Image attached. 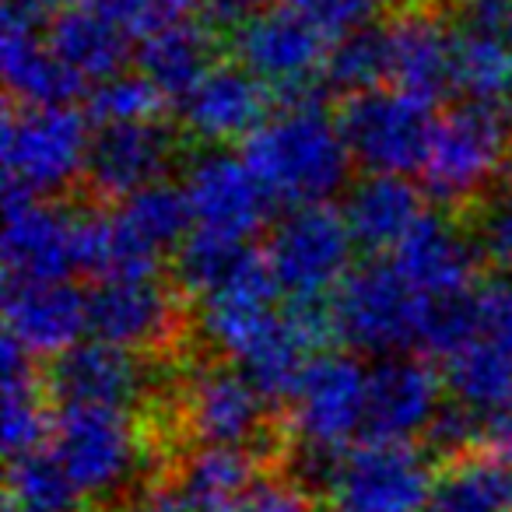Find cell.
Listing matches in <instances>:
<instances>
[{
    "mask_svg": "<svg viewBox=\"0 0 512 512\" xmlns=\"http://www.w3.org/2000/svg\"><path fill=\"white\" fill-rule=\"evenodd\" d=\"M232 512H323V502L285 470L260 477L256 488Z\"/></svg>",
    "mask_w": 512,
    "mask_h": 512,
    "instance_id": "cell-37",
    "label": "cell"
},
{
    "mask_svg": "<svg viewBox=\"0 0 512 512\" xmlns=\"http://www.w3.org/2000/svg\"><path fill=\"white\" fill-rule=\"evenodd\" d=\"M295 4H299L302 11H309L323 29L341 36V32L355 29V25L376 22V18L390 15L404 0H295Z\"/></svg>",
    "mask_w": 512,
    "mask_h": 512,
    "instance_id": "cell-38",
    "label": "cell"
},
{
    "mask_svg": "<svg viewBox=\"0 0 512 512\" xmlns=\"http://www.w3.org/2000/svg\"><path fill=\"white\" fill-rule=\"evenodd\" d=\"M256 256H260V249H253L246 239H228V235L197 228L169 256L165 274L190 302H204L232 281H239Z\"/></svg>",
    "mask_w": 512,
    "mask_h": 512,
    "instance_id": "cell-26",
    "label": "cell"
},
{
    "mask_svg": "<svg viewBox=\"0 0 512 512\" xmlns=\"http://www.w3.org/2000/svg\"><path fill=\"white\" fill-rule=\"evenodd\" d=\"M127 32L109 22L102 11H95L85 0H67L64 11L53 18L46 43L81 78H113L130 60Z\"/></svg>",
    "mask_w": 512,
    "mask_h": 512,
    "instance_id": "cell-24",
    "label": "cell"
},
{
    "mask_svg": "<svg viewBox=\"0 0 512 512\" xmlns=\"http://www.w3.org/2000/svg\"><path fill=\"white\" fill-rule=\"evenodd\" d=\"M365 386L369 372L344 351H323L309 362L292 404L288 428L295 446L306 449H348L351 435L362 432Z\"/></svg>",
    "mask_w": 512,
    "mask_h": 512,
    "instance_id": "cell-12",
    "label": "cell"
},
{
    "mask_svg": "<svg viewBox=\"0 0 512 512\" xmlns=\"http://www.w3.org/2000/svg\"><path fill=\"white\" fill-rule=\"evenodd\" d=\"M278 0H197V15L204 25H211L218 36H232L239 32L249 18H256L260 11H267Z\"/></svg>",
    "mask_w": 512,
    "mask_h": 512,
    "instance_id": "cell-40",
    "label": "cell"
},
{
    "mask_svg": "<svg viewBox=\"0 0 512 512\" xmlns=\"http://www.w3.org/2000/svg\"><path fill=\"white\" fill-rule=\"evenodd\" d=\"M242 158L285 204H316L351 179V148L334 120V109L274 113L242 141Z\"/></svg>",
    "mask_w": 512,
    "mask_h": 512,
    "instance_id": "cell-2",
    "label": "cell"
},
{
    "mask_svg": "<svg viewBox=\"0 0 512 512\" xmlns=\"http://www.w3.org/2000/svg\"><path fill=\"white\" fill-rule=\"evenodd\" d=\"M130 512H179V509H176V505H172L165 495H158V491H151L148 502H141V505H137V509H130Z\"/></svg>",
    "mask_w": 512,
    "mask_h": 512,
    "instance_id": "cell-42",
    "label": "cell"
},
{
    "mask_svg": "<svg viewBox=\"0 0 512 512\" xmlns=\"http://www.w3.org/2000/svg\"><path fill=\"white\" fill-rule=\"evenodd\" d=\"M186 197L193 207V221L204 232H218L228 239H249L267 225L271 190L260 183L246 158L228 151H204L186 165Z\"/></svg>",
    "mask_w": 512,
    "mask_h": 512,
    "instance_id": "cell-17",
    "label": "cell"
},
{
    "mask_svg": "<svg viewBox=\"0 0 512 512\" xmlns=\"http://www.w3.org/2000/svg\"><path fill=\"white\" fill-rule=\"evenodd\" d=\"M11 512H88L78 484L53 449H36L8 460Z\"/></svg>",
    "mask_w": 512,
    "mask_h": 512,
    "instance_id": "cell-30",
    "label": "cell"
},
{
    "mask_svg": "<svg viewBox=\"0 0 512 512\" xmlns=\"http://www.w3.org/2000/svg\"><path fill=\"white\" fill-rule=\"evenodd\" d=\"M85 4H92L109 22L120 25L127 36L137 39L183 22L186 11L197 8V0H85Z\"/></svg>",
    "mask_w": 512,
    "mask_h": 512,
    "instance_id": "cell-36",
    "label": "cell"
},
{
    "mask_svg": "<svg viewBox=\"0 0 512 512\" xmlns=\"http://www.w3.org/2000/svg\"><path fill=\"white\" fill-rule=\"evenodd\" d=\"M267 474L271 463L253 449L193 446L165 467L155 491L179 512H232Z\"/></svg>",
    "mask_w": 512,
    "mask_h": 512,
    "instance_id": "cell-19",
    "label": "cell"
},
{
    "mask_svg": "<svg viewBox=\"0 0 512 512\" xmlns=\"http://www.w3.org/2000/svg\"><path fill=\"white\" fill-rule=\"evenodd\" d=\"M442 386L432 362L421 355L379 358L365 386L362 435L376 442H414L442 404Z\"/></svg>",
    "mask_w": 512,
    "mask_h": 512,
    "instance_id": "cell-18",
    "label": "cell"
},
{
    "mask_svg": "<svg viewBox=\"0 0 512 512\" xmlns=\"http://www.w3.org/2000/svg\"><path fill=\"white\" fill-rule=\"evenodd\" d=\"M179 362H155L106 341L74 344L53 362H43L53 407H109L144 414L169 383Z\"/></svg>",
    "mask_w": 512,
    "mask_h": 512,
    "instance_id": "cell-6",
    "label": "cell"
},
{
    "mask_svg": "<svg viewBox=\"0 0 512 512\" xmlns=\"http://www.w3.org/2000/svg\"><path fill=\"white\" fill-rule=\"evenodd\" d=\"M334 120L341 127L351 158L369 172H421L432 148L435 120L432 106L411 99L404 92H379L351 95L334 106Z\"/></svg>",
    "mask_w": 512,
    "mask_h": 512,
    "instance_id": "cell-10",
    "label": "cell"
},
{
    "mask_svg": "<svg viewBox=\"0 0 512 512\" xmlns=\"http://www.w3.org/2000/svg\"><path fill=\"white\" fill-rule=\"evenodd\" d=\"M334 39V32L323 29L295 0H278L249 18L239 32H232L225 46L235 64L253 71L267 85H278V81L323 71Z\"/></svg>",
    "mask_w": 512,
    "mask_h": 512,
    "instance_id": "cell-13",
    "label": "cell"
},
{
    "mask_svg": "<svg viewBox=\"0 0 512 512\" xmlns=\"http://www.w3.org/2000/svg\"><path fill=\"white\" fill-rule=\"evenodd\" d=\"M446 393L477 411H495L512 393V355H505L488 337H477L467 348L446 358Z\"/></svg>",
    "mask_w": 512,
    "mask_h": 512,
    "instance_id": "cell-31",
    "label": "cell"
},
{
    "mask_svg": "<svg viewBox=\"0 0 512 512\" xmlns=\"http://www.w3.org/2000/svg\"><path fill=\"white\" fill-rule=\"evenodd\" d=\"M193 155L190 137L179 120H144V123H113L102 127L88 141L85 172L74 193H85L99 204H120L144 186H155L176 165Z\"/></svg>",
    "mask_w": 512,
    "mask_h": 512,
    "instance_id": "cell-9",
    "label": "cell"
},
{
    "mask_svg": "<svg viewBox=\"0 0 512 512\" xmlns=\"http://www.w3.org/2000/svg\"><path fill=\"white\" fill-rule=\"evenodd\" d=\"M8 512H11V509H8Z\"/></svg>",
    "mask_w": 512,
    "mask_h": 512,
    "instance_id": "cell-44",
    "label": "cell"
},
{
    "mask_svg": "<svg viewBox=\"0 0 512 512\" xmlns=\"http://www.w3.org/2000/svg\"><path fill=\"white\" fill-rule=\"evenodd\" d=\"M453 218L470 235L484 271L512 278V165Z\"/></svg>",
    "mask_w": 512,
    "mask_h": 512,
    "instance_id": "cell-29",
    "label": "cell"
},
{
    "mask_svg": "<svg viewBox=\"0 0 512 512\" xmlns=\"http://www.w3.org/2000/svg\"><path fill=\"white\" fill-rule=\"evenodd\" d=\"M481 295V337L512 355V278H491L477 288Z\"/></svg>",
    "mask_w": 512,
    "mask_h": 512,
    "instance_id": "cell-39",
    "label": "cell"
},
{
    "mask_svg": "<svg viewBox=\"0 0 512 512\" xmlns=\"http://www.w3.org/2000/svg\"><path fill=\"white\" fill-rule=\"evenodd\" d=\"M488 449L505 463L512 460V393L488 414Z\"/></svg>",
    "mask_w": 512,
    "mask_h": 512,
    "instance_id": "cell-41",
    "label": "cell"
},
{
    "mask_svg": "<svg viewBox=\"0 0 512 512\" xmlns=\"http://www.w3.org/2000/svg\"><path fill=\"white\" fill-rule=\"evenodd\" d=\"M323 78L337 102L393 85V43L386 18L341 32L327 53Z\"/></svg>",
    "mask_w": 512,
    "mask_h": 512,
    "instance_id": "cell-28",
    "label": "cell"
},
{
    "mask_svg": "<svg viewBox=\"0 0 512 512\" xmlns=\"http://www.w3.org/2000/svg\"><path fill=\"white\" fill-rule=\"evenodd\" d=\"M225 50V36H218L211 25L183 18V22L141 39L137 71L169 102H183L225 60Z\"/></svg>",
    "mask_w": 512,
    "mask_h": 512,
    "instance_id": "cell-23",
    "label": "cell"
},
{
    "mask_svg": "<svg viewBox=\"0 0 512 512\" xmlns=\"http://www.w3.org/2000/svg\"><path fill=\"white\" fill-rule=\"evenodd\" d=\"M383 18L393 43V88L428 106L456 92L449 0H404Z\"/></svg>",
    "mask_w": 512,
    "mask_h": 512,
    "instance_id": "cell-14",
    "label": "cell"
},
{
    "mask_svg": "<svg viewBox=\"0 0 512 512\" xmlns=\"http://www.w3.org/2000/svg\"><path fill=\"white\" fill-rule=\"evenodd\" d=\"M8 334L39 362H53L88 330V299L67 281H4Z\"/></svg>",
    "mask_w": 512,
    "mask_h": 512,
    "instance_id": "cell-20",
    "label": "cell"
},
{
    "mask_svg": "<svg viewBox=\"0 0 512 512\" xmlns=\"http://www.w3.org/2000/svg\"><path fill=\"white\" fill-rule=\"evenodd\" d=\"M456 92L470 102H502L512 95V46L456 32L453 46Z\"/></svg>",
    "mask_w": 512,
    "mask_h": 512,
    "instance_id": "cell-32",
    "label": "cell"
},
{
    "mask_svg": "<svg viewBox=\"0 0 512 512\" xmlns=\"http://www.w3.org/2000/svg\"><path fill=\"white\" fill-rule=\"evenodd\" d=\"M435 463L414 442L348 446L323 488V512H428Z\"/></svg>",
    "mask_w": 512,
    "mask_h": 512,
    "instance_id": "cell-8",
    "label": "cell"
},
{
    "mask_svg": "<svg viewBox=\"0 0 512 512\" xmlns=\"http://www.w3.org/2000/svg\"><path fill=\"white\" fill-rule=\"evenodd\" d=\"M88 116L102 127L113 123H144V120H162L169 116V99L144 78L137 74H113L102 78L99 85L88 92Z\"/></svg>",
    "mask_w": 512,
    "mask_h": 512,
    "instance_id": "cell-34",
    "label": "cell"
},
{
    "mask_svg": "<svg viewBox=\"0 0 512 512\" xmlns=\"http://www.w3.org/2000/svg\"><path fill=\"white\" fill-rule=\"evenodd\" d=\"M4 81L18 106H71L81 95V74L50 50L46 36L4 32Z\"/></svg>",
    "mask_w": 512,
    "mask_h": 512,
    "instance_id": "cell-25",
    "label": "cell"
},
{
    "mask_svg": "<svg viewBox=\"0 0 512 512\" xmlns=\"http://www.w3.org/2000/svg\"><path fill=\"white\" fill-rule=\"evenodd\" d=\"M88 330L95 341L155 362H190L207 351L197 334V302L186 299L165 271L99 281L88 295Z\"/></svg>",
    "mask_w": 512,
    "mask_h": 512,
    "instance_id": "cell-3",
    "label": "cell"
},
{
    "mask_svg": "<svg viewBox=\"0 0 512 512\" xmlns=\"http://www.w3.org/2000/svg\"><path fill=\"white\" fill-rule=\"evenodd\" d=\"M330 316L341 344L390 358L400 351H418L425 295L397 271V264L369 256L330 292Z\"/></svg>",
    "mask_w": 512,
    "mask_h": 512,
    "instance_id": "cell-5",
    "label": "cell"
},
{
    "mask_svg": "<svg viewBox=\"0 0 512 512\" xmlns=\"http://www.w3.org/2000/svg\"><path fill=\"white\" fill-rule=\"evenodd\" d=\"M351 228L344 211H334L327 200L299 204L271 225L267 260L288 295H330L351 271Z\"/></svg>",
    "mask_w": 512,
    "mask_h": 512,
    "instance_id": "cell-11",
    "label": "cell"
},
{
    "mask_svg": "<svg viewBox=\"0 0 512 512\" xmlns=\"http://www.w3.org/2000/svg\"><path fill=\"white\" fill-rule=\"evenodd\" d=\"M421 449H425L435 467L460 460L467 453H477V449H488V418H481L477 407L446 393L435 418L428 421L425 435H421Z\"/></svg>",
    "mask_w": 512,
    "mask_h": 512,
    "instance_id": "cell-35",
    "label": "cell"
},
{
    "mask_svg": "<svg viewBox=\"0 0 512 512\" xmlns=\"http://www.w3.org/2000/svg\"><path fill=\"white\" fill-rule=\"evenodd\" d=\"M274 116L271 88L235 60H221L183 102L179 127L193 148H225L246 141Z\"/></svg>",
    "mask_w": 512,
    "mask_h": 512,
    "instance_id": "cell-15",
    "label": "cell"
},
{
    "mask_svg": "<svg viewBox=\"0 0 512 512\" xmlns=\"http://www.w3.org/2000/svg\"><path fill=\"white\" fill-rule=\"evenodd\" d=\"M428 512H512V470L491 449L439 463Z\"/></svg>",
    "mask_w": 512,
    "mask_h": 512,
    "instance_id": "cell-27",
    "label": "cell"
},
{
    "mask_svg": "<svg viewBox=\"0 0 512 512\" xmlns=\"http://www.w3.org/2000/svg\"><path fill=\"white\" fill-rule=\"evenodd\" d=\"M53 453L78 484L88 512L137 509L172 463L137 414L109 407H57Z\"/></svg>",
    "mask_w": 512,
    "mask_h": 512,
    "instance_id": "cell-1",
    "label": "cell"
},
{
    "mask_svg": "<svg viewBox=\"0 0 512 512\" xmlns=\"http://www.w3.org/2000/svg\"><path fill=\"white\" fill-rule=\"evenodd\" d=\"M505 113H509V130H512V95H509V106H505Z\"/></svg>",
    "mask_w": 512,
    "mask_h": 512,
    "instance_id": "cell-43",
    "label": "cell"
},
{
    "mask_svg": "<svg viewBox=\"0 0 512 512\" xmlns=\"http://www.w3.org/2000/svg\"><path fill=\"white\" fill-rule=\"evenodd\" d=\"M509 165V113L498 102L463 99L435 120L432 148L421 165V186L442 211L456 214Z\"/></svg>",
    "mask_w": 512,
    "mask_h": 512,
    "instance_id": "cell-4",
    "label": "cell"
},
{
    "mask_svg": "<svg viewBox=\"0 0 512 512\" xmlns=\"http://www.w3.org/2000/svg\"><path fill=\"white\" fill-rule=\"evenodd\" d=\"M4 172L39 197H71L81 186L88 141L85 116L71 106H4Z\"/></svg>",
    "mask_w": 512,
    "mask_h": 512,
    "instance_id": "cell-7",
    "label": "cell"
},
{
    "mask_svg": "<svg viewBox=\"0 0 512 512\" xmlns=\"http://www.w3.org/2000/svg\"><path fill=\"white\" fill-rule=\"evenodd\" d=\"M351 239L369 256L400 246L404 235L425 218V190L400 172H369L351 183L344 200Z\"/></svg>",
    "mask_w": 512,
    "mask_h": 512,
    "instance_id": "cell-22",
    "label": "cell"
},
{
    "mask_svg": "<svg viewBox=\"0 0 512 512\" xmlns=\"http://www.w3.org/2000/svg\"><path fill=\"white\" fill-rule=\"evenodd\" d=\"M4 271L11 281H64L74 271L71 204L39 197L18 183L4 186Z\"/></svg>",
    "mask_w": 512,
    "mask_h": 512,
    "instance_id": "cell-16",
    "label": "cell"
},
{
    "mask_svg": "<svg viewBox=\"0 0 512 512\" xmlns=\"http://www.w3.org/2000/svg\"><path fill=\"white\" fill-rule=\"evenodd\" d=\"M477 288L481 285L467 288V292L425 299L418 351H425L428 358H449L481 337V295H477Z\"/></svg>",
    "mask_w": 512,
    "mask_h": 512,
    "instance_id": "cell-33",
    "label": "cell"
},
{
    "mask_svg": "<svg viewBox=\"0 0 512 512\" xmlns=\"http://www.w3.org/2000/svg\"><path fill=\"white\" fill-rule=\"evenodd\" d=\"M393 264L425 299L467 292L477 285V271H484L470 235L449 211L425 214L404 235Z\"/></svg>",
    "mask_w": 512,
    "mask_h": 512,
    "instance_id": "cell-21",
    "label": "cell"
}]
</instances>
